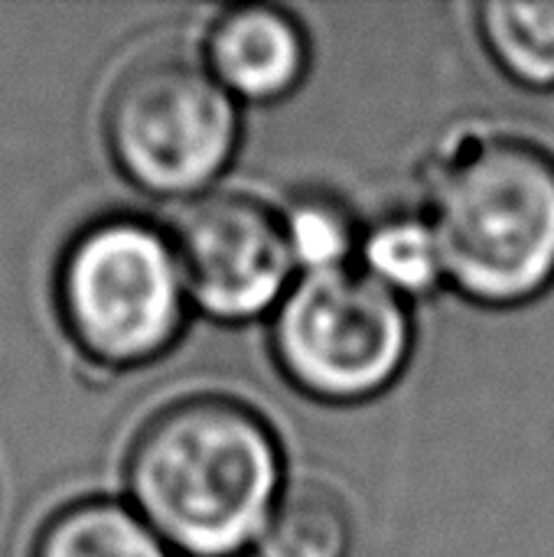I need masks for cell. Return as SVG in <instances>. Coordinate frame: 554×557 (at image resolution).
<instances>
[{
    "label": "cell",
    "mask_w": 554,
    "mask_h": 557,
    "mask_svg": "<svg viewBox=\"0 0 554 557\" xmlns=\"http://www.w3.org/2000/svg\"><path fill=\"white\" fill-rule=\"evenodd\" d=\"M127 506L183 557H238L284 493L281 444L242 401L196 395L160 408L124 463Z\"/></svg>",
    "instance_id": "cell-1"
},
{
    "label": "cell",
    "mask_w": 554,
    "mask_h": 557,
    "mask_svg": "<svg viewBox=\"0 0 554 557\" xmlns=\"http://www.w3.org/2000/svg\"><path fill=\"white\" fill-rule=\"evenodd\" d=\"M428 222L444 281L487 307L554 284V157L509 134H470L438 163Z\"/></svg>",
    "instance_id": "cell-2"
},
{
    "label": "cell",
    "mask_w": 554,
    "mask_h": 557,
    "mask_svg": "<svg viewBox=\"0 0 554 557\" xmlns=\"http://www.w3.org/2000/svg\"><path fill=\"white\" fill-rule=\"evenodd\" d=\"M56 300L75 346L98 366L160 359L183 333L189 294L173 238L140 219H101L65 248Z\"/></svg>",
    "instance_id": "cell-3"
},
{
    "label": "cell",
    "mask_w": 554,
    "mask_h": 557,
    "mask_svg": "<svg viewBox=\"0 0 554 557\" xmlns=\"http://www.w3.org/2000/svg\"><path fill=\"white\" fill-rule=\"evenodd\" d=\"M415 326L405 297L362 268L300 274L271 320L284 379L330 405L382 395L405 369Z\"/></svg>",
    "instance_id": "cell-4"
},
{
    "label": "cell",
    "mask_w": 554,
    "mask_h": 557,
    "mask_svg": "<svg viewBox=\"0 0 554 557\" xmlns=\"http://www.w3.org/2000/svg\"><path fill=\"white\" fill-rule=\"evenodd\" d=\"M238 101L206 65L157 55L134 65L104 108V140L118 170L144 193L199 199L238 147Z\"/></svg>",
    "instance_id": "cell-5"
},
{
    "label": "cell",
    "mask_w": 554,
    "mask_h": 557,
    "mask_svg": "<svg viewBox=\"0 0 554 557\" xmlns=\"http://www.w3.org/2000/svg\"><path fill=\"white\" fill-rule=\"evenodd\" d=\"M189 304L212 320L245 323L278 310L294 284L284 219L242 193L193 199L173 232Z\"/></svg>",
    "instance_id": "cell-6"
},
{
    "label": "cell",
    "mask_w": 554,
    "mask_h": 557,
    "mask_svg": "<svg viewBox=\"0 0 554 557\" xmlns=\"http://www.w3.org/2000/svg\"><path fill=\"white\" fill-rule=\"evenodd\" d=\"M307 65L304 29L278 7H232L206 36V69L235 101L271 104L300 85Z\"/></svg>",
    "instance_id": "cell-7"
},
{
    "label": "cell",
    "mask_w": 554,
    "mask_h": 557,
    "mask_svg": "<svg viewBox=\"0 0 554 557\" xmlns=\"http://www.w3.org/2000/svg\"><path fill=\"white\" fill-rule=\"evenodd\" d=\"M33 557H173V552L127 503L85 499L59 509L42 525Z\"/></svg>",
    "instance_id": "cell-8"
},
{
    "label": "cell",
    "mask_w": 554,
    "mask_h": 557,
    "mask_svg": "<svg viewBox=\"0 0 554 557\" xmlns=\"http://www.w3.org/2000/svg\"><path fill=\"white\" fill-rule=\"evenodd\" d=\"M353 519L343 496L323 483H291L274 503L255 552L258 557H349Z\"/></svg>",
    "instance_id": "cell-9"
},
{
    "label": "cell",
    "mask_w": 554,
    "mask_h": 557,
    "mask_svg": "<svg viewBox=\"0 0 554 557\" xmlns=\"http://www.w3.org/2000/svg\"><path fill=\"white\" fill-rule=\"evenodd\" d=\"M480 36L506 75L529 88H552L554 3L490 0L480 7Z\"/></svg>",
    "instance_id": "cell-10"
},
{
    "label": "cell",
    "mask_w": 554,
    "mask_h": 557,
    "mask_svg": "<svg viewBox=\"0 0 554 557\" xmlns=\"http://www.w3.org/2000/svg\"><path fill=\"white\" fill-rule=\"evenodd\" d=\"M362 271L398 297L431 294L444 281L428 215H389L359 242Z\"/></svg>",
    "instance_id": "cell-11"
},
{
    "label": "cell",
    "mask_w": 554,
    "mask_h": 557,
    "mask_svg": "<svg viewBox=\"0 0 554 557\" xmlns=\"http://www.w3.org/2000/svg\"><path fill=\"white\" fill-rule=\"evenodd\" d=\"M284 235L294 255V264L304 274L349 268V258L359 251L362 235H356L353 219L343 206L323 196H307L281 212Z\"/></svg>",
    "instance_id": "cell-12"
}]
</instances>
